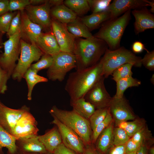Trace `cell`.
I'll return each mask as SVG.
<instances>
[{"instance_id":"obj_1","label":"cell","mask_w":154,"mask_h":154,"mask_svg":"<svg viewBox=\"0 0 154 154\" xmlns=\"http://www.w3.org/2000/svg\"><path fill=\"white\" fill-rule=\"evenodd\" d=\"M102 76L101 60L91 67L76 70L70 74L64 88L70 100L84 98L87 93Z\"/></svg>"},{"instance_id":"obj_2","label":"cell","mask_w":154,"mask_h":154,"mask_svg":"<svg viewBox=\"0 0 154 154\" xmlns=\"http://www.w3.org/2000/svg\"><path fill=\"white\" fill-rule=\"evenodd\" d=\"M108 48L104 41L94 36L85 39L76 38L74 52L76 70L86 69L96 64Z\"/></svg>"},{"instance_id":"obj_3","label":"cell","mask_w":154,"mask_h":154,"mask_svg":"<svg viewBox=\"0 0 154 154\" xmlns=\"http://www.w3.org/2000/svg\"><path fill=\"white\" fill-rule=\"evenodd\" d=\"M49 113L52 117L75 132L81 138L85 147L91 145L92 130L89 121L80 116L73 110L69 111L53 106Z\"/></svg>"},{"instance_id":"obj_4","label":"cell","mask_w":154,"mask_h":154,"mask_svg":"<svg viewBox=\"0 0 154 154\" xmlns=\"http://www.w3.org/2000/svg\"><path fill=\"white\" fill-rule=\"evenodd\" d=\"M131 10H128L120 17L106 21L94 36L104 41L110 50L119 48L122 37L131 19Z\"/></svg>"},{"instance_id":"obj_5","label":"cell","mask_w":154,"mask_h":154,"mask_svg":"<svg viewBox=\"0 0 154 154\" xmlns=\"http://www.w3.org/2000/svg\"><path fill=\"white\" fill-rule=\"evenodd\" d=\"M141 59V57L137 56L132 51L123 46L114 50L108 48L100 59L102 75L105 78H107L117 67L127 63L140 67L142 65Z\"/></svg>"},{"instance_id":"obj_6","label":"cell","mask_w":154,"mask_h":154,"mask_svg":"<svg viewBox=\"0 0 154 154\" xmlns=\"http://www.w3.org/2000/svg\"><path fill=\"white\" fill-rule=\"evenodd\" d=\"M21 52L18 63L12 73V78L20 82L31 64L37 61L44 54L37 46L28 43L21 39Z\"/></svg>"},{"instance_id":"obj_7","label":"cell","mask_w":154,"mask_h":154,"mask_svg":"<svg viewBox=\"0 0 154 154\" xmlns=\"http://www.w3.org/2000/svg\"><path fill=\"white\" fill-rule=\"evenodd\" d=\"M52 57L53 62L47 71V76L51 80L61 82L68 72L76 68V56L74 54L60 51Z\"/></svg>"},{"instance_id":"obj_8","label":"cell","mask_w":154,"mask_h":154,"mask_svg":"<svg viewBox=\"0 0 154 154\" xmlns=\"http://www.w3.org/2000/svg\"><path fill=\"white\" fill-rule=\"evenodd\" d=\"M21 33H17L10 37L2 43L4 52L0 54V66L8 74L10 78L16 65L21 52Z\"/></svg>"},{"instance_id":"obj_9","label":"cell","mask_w":154,"mask_h":154,"mask_svg":"<svg viewBox=\"0 0 154 154\" xmlns=\"http://www.w3.org/2000/svg\"><path fill=\"white\" fill-rule=\"evenodd\" d=\"M53 117L54 119L51 123L57 127L63 144L76 154H83L86 147L79 135L56 117Z\"/></svg>"},{"instance_id":"obj_10","label":"cell","mask_w":154,"mask_h":154,"mask_svg":"<svg viewBox=\"0 0 154 154\" xmlns=\"http://www.w3.org/2000/svg\"><path fill=\"white\" fill-rule=\"evenodd\" d=\"M35 118L30 110L25 112L18 120L13 130L12 135L17 139L37 136L39 129Z\"/></svg>"},{"instance_id":"obj_11","label":"cell","mask_w":154,"mask_h":154,"mask_svg":"<svg viewBox=\"0 0 154 154\" xmlns=\"http://www.w3.org/2000/svg\"><path fill=\"white\" fill-rule=\"evenodd\" d=\"M104 77H101L89 90L84 98L92 104L96 109L109 107L112 97L106 90Z\"/></svg>"},{"instance_id":"obj_12","label":"cell","mask_w":154,"mask_h":154,"mask_svg":"<svg viewBox=\"0 0 154 154\" xmlns=\"http://www.w3.org/2000/svg\"><path fill=\"white\" fill-rule=\"evenodd\" d=\"M51 29L60 51L74 54L76 38L68 30L66 24L52 19Z\"/></svg>"},{"instance_id":"obj_13","label":"cell","mask_w":154,"mask_h":154,"mask_svg":"<svg viewBox=\"0 0 154 154\" xmlns=\"http://www.w3.org/2000/svg\"><path fill=\"white\" fill-rule=\"evenodd\" d=\"M50 7L48 0L39 5H29L25 8V12L29 19L46 30L51 29Z\"/></svg>"},{"instance_id":"obj_14","label":"cell","mask_w":154,"mask_h":154,"mask_svg":"<svg viewBox=\"0 0 154 154\" xmlns=\"http://www.w3.org/2000/svg\"><path fill=\"white\" fill-rule=\"evenodd\" d=\"M109 109L116 124L135 119L134 113L124 96L120 98L112 97Z\"/></svg>"},{"instance_id":"obj_15","label":"cell","mask_w":154,"mask_h":154,"mask_svg":"<svg viewBox=\"0 0 154 154\" xmlns=\"http://www.w3.org/2000/svg\"><path fill=\"white\" fill-rule=\"evenodd\" d=\"M30 108L24 105L15 109L8 107L0 100V125L8 133L12 132L17 122L22 114Z\"/></svg>"},{"instance_id":"obj_16","label":"cell","mask_w":154,"mask_h":154,"mask_svg":"<svg viewBox=\"0 0 154 154\" xmlns=\"http://www.w3.org/2000/svg\"><path fill=\"white\" fill-rule=\"evenodd\" d=\"M148 6L149 4L145 0H114L111 3L107 10L110 13V20H112L128 10Z\"/></svg>"},{"instance_id":"obj_17","label":"cell","mask_w":154,"mask_h":154,"mask_svg":"<svg viewBox=\"0 0 154 154\" xmlns=\"http://www.w3.org/2000/svg\"><path fill=\"white\" fill-rule=\"evenodd\" d=\"M131 13L135 18L134 31L136 34L154 28V15L146 7L133 9Z\"/></svg>"},{"instance_id":"obj_18","label":"cell","mask_w":154,"mask_h":154,"mask_svg":"<svg viewBox=\"0 0 154 154\" xmlns=\"http://www.w3.org/2000/svg\"><path fill=\"white\" fill-rule=\"evenodd\" d=\"M20 11L21 37H24L30 42V44L37 46L36 43L37 39L42 33V28L39 25L31 21L24 10Z\"/></svg>"},{"instance_id":"obj_19","label":"cell","mask_w":154,"mask_h":154,"mask_svg":"<svg viewBox=\"0 0 154 154\" xmlns=\"http://www.w3.org/2000/svg\"><path fill=\"white\" fill-rule=\"evenodd\" d=\"M37 136L21 138L17 140L16 144L18 153L21 154L35 153L40 154L46 153L47 151L38 140Z\"/></svg>"},{"instance_id":"obj_20","label":"cell","mask_w":154,"mask_h":154,"mask_svg":"<svg viewBox=\"0 0 154 154\" xmlns=\"http://www.w3.org/2000/svg\"><path fill=\"white\" fill-rule=\"evenodd\" d=\"M44 54L53 56L60 52V49L52 31L42 33L36 43Z\"/></svg>"},{"instance_id":"obj_21","label":"cell","mask_w":154,"mask_h":154,"mask_svg":"<svg viewBox=\"0 0 154 154\" xmlns=\"http://www.w3.org/2000/svg\"><path fill=\"white\" fill-rule=\"evenodd\" d=\"M37 137L46 151L51 153L62 143L60 133L55 125L44 135H38Z\"/></svg>"},{"instance_id":"obj_22","label":"cell","mask_w":154,"mask_h":154,"mask_svg":"<svg viewBox=\"0 0 154 154\" xmlns=\"http://www.w3.org/2000/svg\"><path fill=\"white\" fill-rule=\"evenodd\" d=\"M50 15L52 19L65 24L72 22L77 18L76 14L64 3L50 9Z\"/></svg>"},{"instance_id":"obj_23","label":"cell","mask_w":154,"mask_h":154,"mask_svg":"<svg viewBox=\"0 0 154 154\" xmlns=\"http://www.w3.org/2000/svg\"><path fill=\"white\" fill-rule=\"evenodd\" d=\"M110 13L108 10L100 12L92 13L80 19L90 31L96 29L110 19Z\"/></svg>"},{"instance_id":"obj_24","label":"cell","mask_w":154,"mask_h":154,"mask_svg":"<svg viewBox=\"0 0 154 154\" xmlns=\"http://www.w3.org/2000/svg\"><path fill=\"white\" fill-rule=\"evenodd\" d=\"M114 128V121L102 132L96 141L97 148L103 153L106 152L113 145Z\"/></svg>"},{"instance_id":"obj_25","label":"cell","mask_w":154,"mask_h":154,"mask_svg":"<svg viewBox=\"0 0 154 154\" xmlns=\"http://www.w3.org/2000/svg\"><path fill=\"white\" fill-rule=\"evenodd\" d=\"M70 103L73 110L88 120L96 110L94 106L86 101L84 98L73 100H70Z\"/></svg>"},{"instance_id":"obj_26","label":"cell","mask_w":154,"mask_h":154,"mask_svg":"<svg viewBox=\"0 0 154 154\" xmlns=\"http://www.w3.org/2000/svg\"><path fill=\"white\" fill-rule=\"evenodd\" d=\"M17 139L7 132L0 125V154H4L3 149H7V154H16L18 152L16 144Z\"/></svg>"},{"instance_id":"obj_27","label":"cell","mask_w":154,"mask_h":154,"mask_svg":"<svg viewBox=\"0 0 154 154\" xmlns=\"http://www.w3.org/2000/svg\"><path fill=\"white\" fill-rule=\"evenodd\" d=\"M66 27L69 32L76 38H86L94 37L86 25L78 17L72 22L66 24Z\"/></svg>"},{"instance_id":"obj_28","label":"cell","mask_w":154,"mask_h":154,"mask_svg":"<svg viewBox=\"0 0 154 154\" xmlns=\"http://www.w3.org/2000/svg\"><path fill=\"white\" fill-rule=\"evenodd\" d=\"M38 72L30 67L24 74V78L27 82L28 91L27 95V99L31 100L32 99V94L35 86L38 83L46 82L48 81L47 78L40 76L37 74Z\"/></svg>"},{"instance_id":"obj_29","label":"cell","mask_w":154,"mask_h":154,"mask_svg":"<svg viewBox=\"0 0 154 154\" xmlns=\"http://www.w3.org/2000/svg\"><path fill=\"white\" fill-rule=\"evenodd\" d=\"M116 127L124 129L131 138L137 132L146 125L143 118H135L132 121H124L116 124Z\"/></svg>"},{"instance_id":"obj_30","label":"cell","mask_w":154,"mask_h":154,"mask_svg":"<svg viewBox=\"0 0 154 154\" xmlns=\"http://www.w3.org/2000/svg\"><path fill=\"white\" fill-rule=\"evenodd\" d=\"M116 92L113 97L116 98L123 97L124 93L128 88L139 86L141 83L140 81L132 76L121 79L116 82Z\"/></svg>"},{"instance_id":"obj_31","label":"cell","mask_w":154,"mask_h":154,"mask_svg":"<svg viewBox=\"0 0 154 154\" xmlns=\"http://www.w3.org/2000/svg\"><path fill=\"white\" fill-rule=\"evenodd\" d=\"M64 4L77 15H84L90 9L86 0H66L64 1Z\"/></svg>"},{"instance_id":"obj_32","label":"cell","mask_w":154,"mask_h":154,"mask_svg":"<svg viewBox=\"0 0 154 154\" xmlns=\"http://www.w3.org/2000/svg\"><path fill=\"white\" fill-rule=\"evenodd\" d=\"M130 138L141 146L147 147L153 143V138L151 131L146 125L135 133Z\"/></svg>"},{"instance_id":"obj_33","label":"cell","mask_w":154,"mask_h":154,"mask_svg":"<svg viewBox=\"0 0 154 154\" xmlns=\"http://www.w3.org/2000/svg\"><path fill=\"white\" fill-rule=\"evenodd\" d=\"M133 64L127 63L118 67L113 71L112 74V79L116 82L118 80L132 76L131 71Z\"/></svg>"},{"instance_id":"obj_34","label":"cell","mask_w":154,"mask_h":154,"mask_svg":"<svg viewBox=\"0 0 154 154\" xmlns=\"http://www.w3.org/2000/svg\"><path fill=\"white\" fill-rule=\"evenodd\" d=\"M113 121V118L109 109L108 114L105 119L98 124L92 131L91 137L92 143L96 142L100 134Z\"/></svg>"},{"instance_id":"obj_35","label":"cell","mask_w":154,"mask_h":154,"mask_svg":"<svg viewBox=\"0 0 154 154\" xmlns=\"http://www.w3.org/2000/svg\"><path fill=\"white\" fill-rule=\"evenodd\" d=\"M109 107L96 109L89 119L92 131L106 117Z\"/></svg>"},{"instance_id":"obj_36","label":"cell","mask_w":154,"mask_h":154,"mask_svg":"<svg viewBox=\"0 0 154 154\" xmlns=\"http://www.w3.org/2000/svg\"><path fill=\"white\" fill-rule=\"evenodd\" d=\"M53 61L52 56L43 54L36 63L31 64L30 68L38 72L41 70L48 69L52 65Z\"/></svg>"},{"instance_id":"obj_37","label":"cell","mask_w":154,"mask_h":154,"mask_svg":"<svg viewBox=\"0 0 154 154\" xmlns=\"http://www.w3.org/2000/svg\"><path fill=\"white\" fill-rule=\"evenodd\" d=\"M130 138V137L124 129L117 127H114L113 130V146L125 145Z\"/></svg>"},{"instance_id":"obj_38","label":"cell","mask_w":154,"mask_h":154,"mask_svg":"<svg viewBox=\"0 0 154 154\" xmlns=\"http://www.w3.org/2000/svg\"><path fill=\"white\" fill-rule=\"evenodd\" d=\"M92 13L106 11L112 2L111 0H87Z\"/></svg>"},{"instance_id":"obj_39","label":"cell","mask_w":154,"mask_h":154,"mask_svg":"<svg viewBox=\"0 0 154 154\" xmlns=\"http://www.w3.org/2000/svg\"><path fill=\"white\" fill-rule=\"evenodd\" d=\"M17 13L9 11L0 16V32L3 34L8 32L12 20Z\"/></svg>"},{"instance_id":"obj_40","label":"cell","mask_w":154,"mask_h":154,"mask_svg":"<svg viewBox=\"0 0 154 154\" xmlns=\"http://www.w3.org/2000/svg\"><path fill=\"white\" fill-rule=\"evenodd\" d=\"M21 13L20 11H19L13 19L7 34L9 38L17 33H21Z\"/></svg>"},{"instance_id":"obj_41","label":"cell","mask_w":154,"mask_h":154,"mask_svg":"<svg viewBox=\"0 0 154 154\" xmlns=\"http://www.w3.org/2000/svg\"><path fill=\"white\" fill-rule=\"evenodd\" d=\"M31 5L29 0H11L9 2V11L12 12L16 10H23L26 7Z\"/></svg>"},{"instance_id":"obj_42","label":"cell","mask_w":154,"mask_h":154,"mask_svg":"<svg viewBox=\"0 0 154 154\" xmlns=\"http://www.w3.org/2000/svg\"><path fill=\"white\" fill-rule=\"evenodd\" d=\"M141 63L149 70H154V50L148 51L141 59Z\"/></svg>"},{"instance_id":"obj_43","label":"cell","mask_w":154,"mask_h":154,"mask_svg":"<svg viewBox=\"0 0 154 154\" xmlns=\"http://www.w3.org/2000/svg\"><path fill=\"white\" fill-rule=\"evenodd\" d=\"M10 78L7 73L0 66V94H4L7 90V83Z\"/></svg>"},{"instance_id":"obj_44","label":"cell","mask_w":154,"mask_h":154,"mask_svg":"<svg viewBox=\"0 0 154 154\" xmlns=\"http://www.w3.org/2000/svg\"><path fill=\"white\" fill-rule=\"evenodd\" d=\"M53 154H76L66 147L62 143L53 151Z\"/></svg>"},{"instance_id":"obj_45","label":"cell","mask_w":154,"mask_h":154,"mask_svg":"<svg viewBox=\"0 0 154 154\" xmlns=\"http://www.w3.org/2000/svg\"><path fill=\"white\" fill-rule=\"evenodd\" d=\"M126 152H133L137 150L141 146L133 141L130 138L125 144Z\"/></svg>"},{"instance_id":"obj_46","label":"cell","mask_w":154,"mask_h":154,"mask_svg":"<svg viewBox=\"0 0 154 154\" xmlns=\"http://www.w3.org/2000/svg\"><path fill=\"white\" fill-rule=\"evenodd\" d=\"M131 48L132 52L133 53H140L144 50H146L147 52L148 51L145 48L144 44L139 41H135L133 42Z\"/></svg>"},{"instance_id":"obj_47","label":"cell","mask_w":154,"mask_h":154,"mask_svg":"<svg viewBox=\"0 0 154 154\" xmlns=\"http://www.w3.org/2000/svg\"><path fill=\"white\" fill-rule=\"evenodd\" d=\"M8 0H0V16L9 11Z\"/></svg>"},{"instance_id":"obj_48","label":"cell","mask_w":154,"mask_h":154,"mask_svg":"<svg viewBox=\"0 0 154 154\" xmlns=\"http://www.w3.org/2000/svg\"><path fill=\"white\" fill-rule=\"evenodd\" d=\"M125 144L114 146L109 154H125Z\"/></svg>"},{"instance_id":"obj_49","label":"cell","mask_w":154,"mask_h":154,"mask_svg":"<svg viewBox=\"0 0 154 154\" xmlns=\"http://www.w3.org/2000/svg\"><path fill=\"white\" fill-rule=\"evenodd\" d=\"M48 3L51 7H54L62 5L64 3V1L62 0H48Z\"/></svg>"},{"instance_id":"obj_50","label":"cell","mask_w":154,"mask_h":154,"mask_svg":"<svg viewBox=\"0 0 154 154\" xmlns=\"http://www.w3.org/2000/svg\"><path fill=\"white\" fill-rule=\"evenodd\" d=\"M47 0H30L31 4L32 5H39L43 4L45 3Z\"/></svg>"},{"instance_id":"obj_51","label":"cell","mask_w":154,"mask_h":154,"mask_svg":"<svg viewBox=\"0 0 154 154\" xmlns=\"http://www.w3.org/2000/svg\"><path fill=\"white\" fill-rule=\"evenodd\" d=\"M90 145L86 146L83 154H97L95 150L90 147Z\"/></svg>"},{"instance_id":"obj_52","label":"cell","mask_w":154,"mask_h":154,"mask_svg":"<svg viewBox=\"0 0 154 154\" xmlns=\"http://www.w3.org/2000/svg\"><path fill=\"white\" fill-rule=\"evenodd\" d=\"M136 154H147V147L141 146L137 151Z\"/></svg>"},{"instance_id":"obj_53","label":"cell","mask_w":154,"mask_h":154,"mask_svg":"<svg viewBox=\"0 0 154 154\" xmlns=\"http://www.w3.org/2000/svg\"><path fill=\"white\" fill-rule=\"evenodd\" d=\"M146 2L149 4V6L151 7V9L149 10L151 13H154V1H149L145 0Z\"/></svg>"},{"instance_id":"obj_54","label":"cell","mask_w":154,"mask_h":154,"mask_svg":"<svg viewBox=\"0 0 154 154\" xmlns=\"http://www.w3.org/2000/svg\"><path fill=\"white\" fill-rule=\"evenodd\" d=\"M4 34L2 33L0 31V49L1 48L2 46V37L3 35Z\"/></svg>"},{"instance_id":"obj_55","label":"cell","mask_w":154,"mask_h":154,"mask_svg":"<svg viewBox=\"0 0 154 154\" xmlns=\"http://www.w3.org/2000/svg\"><path fill=\"white\" fill-rule=\"evenodd\" d=\"M149 152L150 154H154V146L151 147L149 149Z\"/></svg>"},{"instance_id":"obj_56","label":"cell","mask_w":154,"mask_h":154,"mask_svg":"<svg viewBox=\"0 0 154 154\" xmlns=\"http://www.w3.org/2000/svg\"><path fill=\"white\" fill-rule=\"evenodd\" d=\"M150 81L152 83L154 84V75L153 74L151 78L150 79Z\"/></svg>"},{"instance_id":"obj_57","label":"cell","mask_w":154,"mask_h":154,"mask_svg":"<svg viewBox=\"0 0 154 154\" xmlns=\"http://www.w3.org/2000/svg\"><path fill=\"white\" fill-rule=\"evenodd\" d=\"M137 151L126 152L125 154H136Z\"/></svg>"},{"instance_id":"obj_58","label":"cell","mask_w":154,"mask_h":154,"mask_svg":"<svg viewBox=\"0 0 154 154\" xmlns=\"http://www.w3.org/2000/svg\"><path fill=\"white\" fill-rule=\"evenodd\" d=\"M16 154H40L39 153H17Z\"/></svg>"},{"instance_id":"obj_59","label":"cell","mask_w":154,"mask_h":154,"mask_svg":"<svg viewBox=\"0 0 154 154\" xmlns=\"http://www.w3.org/2000/svg\"><path fill=\"white\" fill-rule=\"evenodd\" d=\"M43 154H53V153L47 151L46 153Z\"/></svg>"}]
</instances>
